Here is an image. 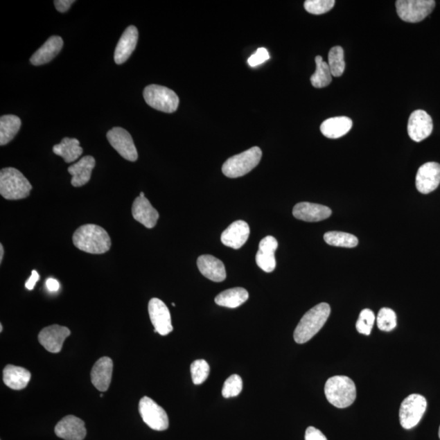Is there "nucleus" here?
Instances as JSON below:
<instances>
[{
    "instance_id": "obj_1",
    "label": "nucleus",
    "mask_w": 440,
    "mask_h": 440,
    "mask_svg": "<svg viewBox=\"0 0 440 440\" xmlns=\"http://www.w3.org/2000/svg\"><path fill=\"white\" fill-rule=\"evenodd\" d=\"M73 243L76 247L88 254H105L111 247V239L107 231L96 225L80 227L73 234Z\"/></svg>"
},
{
    "instance_id": "obj_2",
    "label": "nucleus",
    "mask_w": 440,
    "mask_h": 440,
    "mask_svg": "<svg viewBox=\"0 0 440 440\" xmlns=\"http://www.w3.org/2000/svg\"><path fill=\"white\" fill-rule=\"evenodd\" d=\"M331 312V306L326 303L317 304L310 309L295 328L294 341L299 344H303L311 340L325 326Z\"/></svg>"
},
{
    "instance_id": "obj_3",
    "label": "nucleus",
    "mask_w": 440,
    "mask_h": 440,
    "mask_svg": "<svg viewBox=\"0 0 440 440\" xmlns=\"http://www.w3.org/2000/svg\"><path fill=\"white\" fill-rule=\"evenodd\" d=\"M32 185L20 170L7 168L0 173V194L7 200H20L30 196Z\"/></svg>"
},
{
    "instance_id": "obj_4",
    "label": "nucleus",
    "mask_w": 440,
    "mask_h": 440,
    "mask_svg": "<svg viewBox=\"0 0 440 440\" xmlns=\"http://www.w3.org/2000/svg\"><path fill=\"white\" fill-rule=\"evenodd\" d=\"M325 394L331 405L344 409L353 404L356 398V387L352 380L346 376H335L327 380Z\"/></svg>"
},
{
    "instance_id": "obj_5",
    "label": "nucleus",
    "mask_w": 440,
    "mask_h": 440,
    "mask_svg": "<svg viewBox=\"0 0 440 440\" xmlns=\"http://www.w3.org/2000/svg\"><path fill=\"white\" fill-rule=\"evenodd\" d=\"M262 150L258 147L251 149L238 155L230 157L225 161L222 171L227 177L238 178L251 173L261 163Z\"/></svg>"
},
{
    "instance_id": "obj_6",
    "label": "nucleus",
    "mask_w": 440,
    "mask_h": 440,
    "mask_svg": "<svg viewBox=\"0 0 440 440\" xmlns=\"http://www.w3.org/2000/svg\"><path fill=\"white\" fill-rule=\"evenodd\" d=\"M143 98L150 107L171 114L178 109L179 99L175 92L159 85H150L143 90Z\"/></svg>"
},
{
    "instance_id": "obj_7",
    "label": "nucleus",
    "mask_w": 440,
    "mask_h": 440,
    "mask_svg": "<svg viewBox=\"0 0 440 440\" xmlns=\"http://www.w3.org/2000/svg\"><path fill=\"white\" fill-rule=\"evenodd\" d=\"M425 398L419 394H413L402 402L400 409V421L403 428L410 430L420 423L427 410Z\"/></svg>"
},
{
    "instance_id": "obj_8",
    "label": "nucleus",
    "mask_w": 440,
    "mask_h": 440,
    "mask_svg": "<svg viewBox=\"0 0 440 440\" xmlns=\"http://www.w3.org/2000/svg\"><path fill=\"white\" fill-rule=\"evenodd\" d=\"M396 12L401 20L416 23L423 21L435 7L434 0H398Z\"/></svg>"
},
{
    "instance_id": "obj_9",
    "label": "nucleus",
    "mask_w": 440,
    "mask_h": 440,
    "mask_svg": "<svg viewBox=\"0 0 440 440\" xmlns=\"http://www.w3.org/2000/svg\"><path fill=\"white\" fill-rule=\"evenodd\" d=\"M139 412L147 425L157 432L169 428L168 416L160 405L150 397H143L139 404Z\"/></svg>"
},
{
    "instance_id": "obj_10",
    "label": "nucleus",
    "mask_w": 440,
    "mask_h": 440,
    "mask_svg": "<svg viewBox=\"0 0 440 440\" xmlns=\"http://www.w3.org/2000/svg\"><path fill=\"white\" fill-rule=\"evenodd\" d=\"M107 139L114 149L120 156L130 161H136L138 152L133 139L126 130L122 127H114L107 133Z\"/></svg>"
},
{
    "instance_id": "obj_11",
    "label": "nucleus",
    "mask_w": 440,
    "mask_h": 440,
    "mask_svg": "<svg viewBox=\"0 0 440 440\" xmlns=\"http://www.w3.org/2000/svg\"><path fill=\"white\" fill-rule=\"evenodd\" d=\"M149 314L155 333L166 336L173 331L169 309L163 301L152 299L149 303Z\"/></svg>"
},
{
    "instance_id": "obj_12",
    "label": "nucleus",
    "mask_w": 440,
    "mask_h": 440,
    "mask_svg": "<svg viewBox=\"0 0 440 440\" xmlns=\"http://www.w3.org/2000/svg\"><path fill=\"white\" fill-rule=\"evenodd\" d=\"M432 131V118L425 110L418 109L412 113L407 123V133L412 140L423 141L430 136Z\"/></svg>"
},
{
    "instance_id": "obj_13",
    "label": "nucleus",
    "mask_w": 440,
    "mask_h": 440,
    "mask_svg": "<svg viewBox=\"0 0 440 440\" xmlns=\"http://www.w3.org/2000/svg\"><path fill=\"white\" fill-rule=\"evenodd\" d=\"M71 335L67 327L53 325L43 328L39 335L40 344L51 353H59L62 351L64 342Z\"/></svg>"
},
{
    "instance_id": "obj_14",
    "label": "nucleus",
    "mask_w": 440,
    "mask_h": 440,
    "mask_svg": "<svg viewBox=\"0 0 440 440\" xmlns=\"http://www.w3.org/2000/svg\"><path fill=\"white\" fill-rule=\"evenodd\" d=\"M440 184V164L430 161L421 166L416 175V187L421 193L434 191Z\"/></svg>"
},
{
    "instance_id": "obj_15",
    "label": "nucleus",
    "mask_w": 440,
    "mask_h": 440,
    "mask_svg": "<svg viewBox=\"0 0 440 440\" xmlns=\"http://www.w3.org/2000/svg\"><path fill=\"white\" fill-rule=\"evenodd\" d=\"M59 438L66 440H83L87 435L85 421L76 416H64L55 428Z\"/></svg>"
},
{
    "instance_id": "obj_16",
    "label": "nucleus",
    "mask_w": 440,
    "mask_h": 440,
    "mask_svg": "<svg viewBox=\"0 0 440 440\" xmlns=\"http://www.w3.org/2000/svg\"><path fill=\"white\" fill-rule=\"evenodd\" d=\"M132 216L147 229L155 228L159 219V212L146 197L139 196L132 205Z\"/></svg>"
},
{
    "instance_id": "obj_17",
    "label": "nucleus",
    "mask_w": 440,
    "mask_h": 440,
    "mask_svg": "<svg viewBox=\"0 0 440 440\" xmlns=\"http://www.w3.org/2000/svg\"><path fill=\"white\" fill-rule=\"evenodd\" d=\"M249 231H251L247 222L235 221L223 231L221 235V242L226 247L238 249L247 242Z\"/></svg>"
},
{
    "instance_id": "obj_18",
    "label": "nucleus",
    "mask_w": 440,
    "mask_h": 440,
    "mask_svg": "<svg viewBox=\"0 0 440 440\" xmlns=\"http://www.w3.org/2000/svg\"><path fill=\"white\" fill-rule=\"evenodd\" d=\"M139 38L138 30L136 26H130L125 30L120 38L114 53V62L121 64L127 61L135 51Z\"/></svg>"
},
{
    "instance_id": "obj_19",
    "label": "nucleus",
    "mask_w": 440,
    "mask_h": 440,
    "mask_svg": "<svg viewBox=\"0 0 440 440\" xmlns=\"http://www.w3.org/2000/svg\"><path fill=\"white\" fill-rule=\"evenodd\" d=\"M114 364L109 358H102L96 361L91 369V379L97 390L106 391L108 390L112 380Z\"/></svg>"
},
{
    "instance_id": "obj_20",
    "label": "nucleus",
    "mask_w": 440,
    "mask_h": 440,
    "mask_svg": "<svg viewBox=\"0 0 440 440\" xmlns=\"http://www.w3.org/2000/svg\"><path fill=\"white\" fill-rule=\"evenodd\" d=\"M277 247V240L272 236H267L261 240L256 254V263L263 271L272 272L275 270L276 266L275 252Z\"/></svg>"
},
{
    "instance_id": "obj_21",
    "label": "nucleus",
    "mask_w": 440,
    "mask_h": 440,
    "mask_svg": "<svg viewBox=\"0 0 440 440\" xmlns=\"http://www.w3.org/2000/svg\"><path fill=\"white\" fill-rule=\"evenodd\" d=\"M332 214L330 208L311 202H300L295 205L293 215L296 219L306 222H318L328 219Z\"/></svg>"
},
{
    "instance_id": "obj_22",
    "label": "nucleus",
    "mask_w": 440,
    "mask_h": 440,
    "mask_svg": "<svg viewBox=\"0 0 440 440\" xmlns=\"http://www.w3.org/2000/svg\"><path fill=\"white\" fill-rule=\"evenodd\" d=\"M197 267L202 274L212 281L221 282L226 279L225 264L219 258L205 254L198 258Z\"/></svg>"
},
{
    "instance_id": "obj_23",
    "label": "nucleus",
    "mask_w": 440,
    "mask_h": 440,
    "mask_svg": "<svg viewBox=\"0 0 440 440\" xmlns=\"http://www.w3.org/2000/svg\"><path fill=\"white\" fill-rule=\"evenodd\" d=\"M64 45L62 38L52 36L32 55L30 62L34 66H42L52 61L61 52Z\"/></svg>"
},
{
    "instance_id": "obj_24",
    "label": "nucleus",
    "mask_w": 440,
    "mask_h": 440,
    "mask_svg": "<svg viewBox=\"0 0 440 440\" xmlns=\"http://www.w3.org/2000/svg\"><path fill=\"white\" fill-rule=\"evenodd\" d=\"M96 166V160L92 156H85L68 168L72 175L71 184L73 187H82L90 182L92 170Z\"/></svg>"
},
{
    "instance_id": "obj_25",
    "label": "nucleus",
    "mask_w": 440,
    "mask_h": 440,
    "mask_svg": "<svg viewBox=\"0 0 440 440\" xmlns=\"http://www.w3.org/2000/svg\"><path fill=\"white\" fill-rule=\"evenodd\" d=\"M3 375L6 385L17 391L26 388L31 378L29 370L12 364H8L4 368Z\"/></svg>"
},
{
    "instance_id": "obj_26",
    "label": "nucleus",
    "mask_w": 440,
    "mask_h": 440,
    "mask_svg": "<svg viewBox=\"0 0 440 440\" xmlns=\"http://www.w3.org/2000/svg\"><path fill=\"white\" fill-rule=\"evenodd\" d=\"M351 127V119L345 116H340L324 121L321 126V132L328 139H339L349 133Z\"/></svg>"
},
{
    "instance_id": "obj_27",
    "label": "nucleus",
    "mask_w": 440,
    "mask_h": 440,
    "mask_svg": "<svg viewBox=\"0 0 440 440\" xmlns=\"http://www.w3.org/2000/svg\"><path fill=\"white\" fill-rule=\"evenodd\" d=\"M248 298L249 293L247 290L236 287V288L221 292L216 296L215 302L221 307L236 308L247 302Z\"/></svg>"
},
{
    "instance_id": "obj_28",
    "label": "nucleus",
    "mask_w": 440,
    "mask_h": 440,
    "mask_svg": "<svg viewBox=\"0 0 440 440\" xmlns=\"http://www.w3.org/2000/svg\"><path fill=\"white\" fill-rule=\"evenodd\" d=\"M82 148L77 139L64 138L61 143L53 147L55 155L62 157L67 164L73 163L82 154Z\"/></svg>"
},
{
    "instance_id": "obj_29",
    "label": "nucleus",
    "mask_w": 440,
    "mask_h": 440,
    "mask_svg": "<svg viewBox=\"0 0 440 440\" xmlns=\"http://www.w3.org/2000/svg\"><path fill=\"white\" fill-rule=\"evenodd\" d=\"M21 126L19 117L16 115H3L0 118V146L8 145L16 137Z\"/></svg>"
},
{
    "instance_id": "obj_30",
    "label": "nucleus",
    "mask_w": 440,
    "mask_h": 440,
    "mask_svg": "<svg viewBox=\"0 0 440 440\" xmlns=\"http://www.w3.org/2000/svg\"><path fill=\"white\" fill-rule=\"evenodd\" d=\"M316 71L311 77V82L314 87L323 88L331 85L332 82V73L328 62H324L321 55H317Z\"/></svg>"
},
{
    "instance_id": "obj_31",
    "label": "nucleus",
    "mask_w": 440,
    "mask_h": 440,
    "mask_svg": "<svg viewBox=\"0 0 440 440\" xmlns=\"http://www.w3.org/2000/svg\"><path fill=\"white\" fill-rule=\"evenodd\" d=\"M324 240L327 244L337 247L353 248L359 243L355 236L344 231H328L324 235Z\"/></svg>"
},
{
    "instance_id": "obj_32",
    "label": "nucleus",
    "mask_w": 440,
    "mask_h": 440,
    "mask_svg": "<svg viewBox=\"0 0 440 440\" xmlns=\"http://www.w3.org/2000/svg\"><path fill=\"white\" fill-rule=\"evenodd\" d=\"M328 64L330 67L332 76L340 77L345 71L344 51L340 46L333 47L328 53Z\"/></svg>"
},
{
    "instance_id": "obj_33",
    "label": "nucleus",
    "mask_w": 440,
    "mask_h": 440,
    "mask_svg": "<svg viewBox=\"0 0 440 440\" xmlns=\"http://www.w3.org/2000/svg\"><path fill=\"white\" fill-rule=\"evenodd\" d=\"M377 324L380 331L386 332L393 331L397 325L396 313L391 308H382L378 315Z\"/></svg>"
},
{
    "instance_id": "obj_34",
    "label": "nucleus",
    "mask_w": 440,
    "mask_h": 440,
    "mask_svg": "<svg viewBox=\"0 0 440 440\" xmlns=\"http://www.w3.org/2000/svg\"><path fill=\"white\" fill-rule=\"evenodd\" d=\"M210 373V366L205 360H197L191 364L192 380L195 385L206 381Z\"/></svg>"
},
{
    "instance_id": "obj_35",
    "label": "nucleus",
    "mask_w": 440,
    "mask_h": 440,
    "mask_svg": "<svg viewBox=\"0 0 440 440\" xmlns=\"http://www.w3.org/2000/svg\"><path fill=\"white\" fill-rule=\"evenodd\" d=\"M335 4V0H307L304 3V8L309 13L322 15L330 12Z\"/></svg>"
},
{
    "instance_id": "obj_36",
    "label": "nucleus",
    "mask_w": 440,
    "mask_h": 440,
    "mask_svg": "<svg viewBox=\"0 0 440 440\" xmlns=\"http://www.w3.org/2000/svg\"><path fill=\"white\" fill-rule=\"evenodd\" d=\"M375 315L370 309H364L361 311L358 322H356V330L361 335H369L371 333L375 322Z\"/></svg>"
},
{
    "instance_id": "obj_37",
    "label": "nucleus",
    "mask_w": 440,
    "mask_h": 440,
    "mask_svg": "<svg viewBox=\"0 0 440 440\" xmlns=\"http://www.w3.org/2000/svg\"><path fill=\"white\" fill-rule=\"evenodd\" d=\"M243 387V379L239 375H231L228 379L226 380L223 390H222V395L225 398L235 397L240 395L242 392Z\"/></svg>"
},
{
    "instance_id": "obj_38",
    "label": "nucleus",
    "mask_w": 440,
    "mask_h": 440,
    "mask_svg": "<svg viewBox=\"0 0 440 440\" xmlns=\"http://www.w3.org/2000/svg\"><path fill=\"white\" fill-rule=\"evenodd\" d=\"M270 58V55L267 50L264 48H261L257 49L256 52L248 59V64L249 67H256L259 66V64L267 62Z\"/></svg>"
},
{
    "instance_id": "obj_39",
    "label": "nucleus",
    "mask_w": 440,
    "mask_h": 440,
    "mask_svg": "<svg viewBox=\"0 0 440 440\" xmlns=\"http://www.w3.org/2000/svg\"><path fill=\"white\" fill-rule=\"evenodd\" d=\"M305 440H327V438L321 430L313 427H309L306 430Z\"/></svg>"
},
{
    "instance_id": "obj_40",
    "label": "nucleus",
    "mask_w": 440,
    "mask_h": 440,
    "mask_svg": "<svg viewBox=\"0 0 440 440\" xmlns=\"http://www.w3.org/2000/svg\"><path fill=\"white\" fill-rule=\"evenodd\" d=\"M75 2V0H55V1H54V6L58 12H66Z\"/></svg>"
},
{
    "instance_id": "obj_41",
    "label": "nucleus",
    "mask_w": 440,
    "mask_h": 440,
    "mask_svg": "<svg viewBox=\"0 0 440 440\" xmlns=\"http://www.w3.org/2000/svg\"><path fill=\"white\" fill-rule=\"evenodd\" d=\"M39 280V275L37 271H32V274L29 279L26 281V287L27 290H34L35 284L37 281Z\"/></svg>"
},
{
    "instance_id": "obj_42",
    "label": "nucleus",
    "mask_w": 440,
    "mask_h": 440,
    "mask_svg": "<svg viewBox=\"0 0 440 440\" xmlns=\"http://www.w3.org/2000/svg\"><path fill=\"white\" fill-rule=\"evenodd\" d=\"M46 285H47V288L51 292H57L60 288L59 282L53 279V278H49V279L46 282Z\"/></svg>"
},
{
    "instance_id": "obj_43",
    "label": "nucleus",
    "mask_w": 440,
    "mask_h": 440,
    "mask_svg": "<svg viewBox=\"0 0 440 440\" xmlns=\"http://www.w3.org/2000/svg\"><path fill=\"white\" fill-rule=\"evenodd\" d=\"M4 254V249L2 244H0V263H2Z\"/></svg>"
},
{
    "instance_id": "obj_44",
    "label": "nucleus",
    "mask_w": 440,
    "mask_h": 440,
    "mask_svg": "<svg viewBox=\"0 0 440 440\" xmlns=\"http://www.w3.org/2000/svg\"><path fill=\"white\" fill-rule=\"evenodd\" d=\"M2 331H3V326L1 324V325H0V332H2Z\"/></svg>"
},
{
    "instance_id": "obj_45",
    "label": "nucleus",
    "mask_w": 440,
    "mask_h": 440,
    "mask_svg": "<svg viewBox=\"0 0 440 440\" xmlns=\"http://www.w3.org/2000/svg\"><path fill=\"white\" fill-rule=\"evenodd\" d=\"M140 196H141V197H145V193H141Z\"/></svg>"
},
{
    "instance_id": "obj_46",
    "label": "nucleus",
    "mask_w": 440,
    "mask_h": 440,
    "mask_svg": "<svg viewBox=\"0 0 440 440\" xmlns=\"http://www.w3.org/2000/svg\"><path fill=\"white\" fill-rule=\"evenodd\" d=\"M439 437L440 439V427H439Z\"/></svg>"
}]
</instances>
